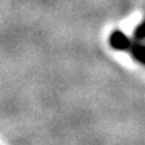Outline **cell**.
Returning <instances> with one entry per match:
<instances>
[{
	"label": "cell",
	"instance_id": "1",
	"mask_svg": "<svg viewBox=\"0 0 145 145\" xmlns=\"http://www.w3.org/2000/svg\"><path fill=\"white\" fill-rule=\"evenodd\" d=\"M109 43H110V46L113 47L114 50H120V51L129 50L130 46H132V42H130L129 38L125 35L124 32L118 31V30L112 32V35L109 38Z\"/></svg>",
	"mask_w": 145,
	"mask_h": 145
}]
</instances>
